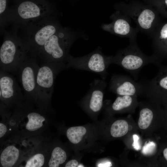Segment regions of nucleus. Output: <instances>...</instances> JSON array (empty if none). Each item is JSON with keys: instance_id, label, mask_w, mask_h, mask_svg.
<instances>
[{"instance_id": "obj_1", "label": "nucleus", "mask_w": 167, "mask_h": 167, "mask_svg": "<svg viewBox=\"0 0 167 167\" xmlns=\"http://www.w3.org/2000/svg\"><path fill=\"white\" fill-rule=\"evenodd\" d=\"M75 38L72 31L62 27L45 42L34 58L39 64L48 62L66 63L69 50Z\"/></svg>"}, {"instance_id": "obj_2", "label": "nucleus", "mask_w": 167, "mask_h": 167, "mask_svg": "<svg viewBox=\"0 0 167 167\" xmlns=\"http://www.w3.org/2000/svg\"><path fill=\"white\" fill-rule=\"evenodd\" d=\"M24 25L27 26V37L21 40L28 55L33 58L45 42L62 27L48 17Z\"/></svg>"}, {"instance_id": "obj_3", "label": "nucleus", "mask_w": 167, "mask_h": 167, "mask_svg": "<svg viewBox=\"0 0 167 167\" xmlns=\"http://www.w3.org/2000/svg\"><path fill=\"white\" fill-rule=\"evenodd\" d=\"M6 36L0 49V70L16 74L28 55L19 37Z\"/></svg>"}, {"instance_id": "obj_4", "label": "nucleus", "mask_w": 167, "mask_h": 167, "mask_svg": "<svg viewBox=\"0 0 167 167\" xmlns=\"http://www.w3.org/2000/svg\"><path fill=\"white\" fill-rule=\"evenodd\" d=\"M111 64L120 66L137 80L139 72L144 66L149 64L157 65L158 62L155 56L144 55L135 45L131 44L112 56Z\"/></svg>"}, {"instance_id": "obj_5", "label": "nucleus", "mask_w": 167, "mask_h": 167, "mask_svg": "<svg viewBox=\"0 0 167 167\" xmlns=\"http://www.w3.org/2000/svg\"><path fill=\"white\" fill-rule=\"evenodd\" d=\"M112 57L105 56L98 49L80 57L75 58L69 54L66 63L68 68H72L92 72L99 74L105 80L108 74L107 69L111 64Z\"/></svg>"}, {"instance_id": "obj_6", "label": "nucleus", "mask_w": 167, "mask_h": 167, "mask_svg": "<svg viewBox=\"0 0 167 167\" xmlns=\"http://www.w3.org/2000/svg\"><path fill=\"white\" fill-rule=\"evenodd\" d=\"M68 68L64 62H48L39 64L36 75L37 93L40 99H49L54 91V83L57 75Z\"/></svg>"}, {"instance_id": "obj_7", "label": "nucleus", "mask_w": 167, "mask_h": 167, "mask_svg": "<svg viewBox=\"0 0 167 167\" xmlns=\"http://www.w3.org/2000/svg\"><path fill=\"white\" fill-rule=\"evenodd\" d=\"M39 66L36 60L28 55L21 64L16 73L25 96L35 100L40 99L37 92L36 81Z\"/></svg>"}, {"instance_id": "obj_8", "label": "nucleus", "mask_w": 167, "mask_h": 167, "mask_svg": "<svg viewBox=\"0 0 167 167\" xmlns=\"http://www.w3.org/2000/svg\"><path fill=\"white\" fill-rule=\"evenodd\" d=\"M109 90L118 96H135L142 93L140 82L137 83L129 76L114 74L111 77Z\"/></svg>"}, {"instance_id": "obj_9", "label": "nucleus", "mask_w": 167, "mask_h": 167, "mask_svg": "<svg viewBox=\"0 0 167 167\" xmlns=\"http://www.w3.org/2000/svg\"><path fill=\"white\" fill-rule=\"evenodd\" d=\"M10 73L0 70V97L6 103L14 102L22 97L21 88Z\"/></svg>"}, {"instance_id": "obj_10", "label": "nucleus", "mask_w": 167, "mask_h": 167, "mask_svg": "<svg viewBox=\"0 0 167 167\" xmlns=\"http://www.w3.org/2000/svg\"><path fill=\"white\" fill-rule=\"evenodd\" d=\"M47 12L46 8L33 2L27 1L20 3L15 13L13 14L16 19L24 22L25 24L29 21L31 22L41 19L47 14Z\"/></svg>"}, {"instance_id": "obj_11", "label": "nucleus", "mask_w": 167, "mask_h": 167, "mask_svg": "<svg viewBox=\"0 0 167 167\" xmlns=\"http://www.w3.org/2000/svg\"><path fill=\"white\" fill-rule=\"evenodd\" d=\"M107 84L103 80L95 79L90 84L86 96L88 108L92 112L99 111L103 106L104 92Z\"/></svg>"}, {"instance_id": "obj_12", "label": "nucleus", "mask_w": 167, "mask_h": 167, "mask_svg": "<svg viewBox=\"0 0 167 167\" xmlns=\"http://www.w3.org/2000/svg\"><path fill=\"white\" fill-rule=\"evenodd\" d=\"M140 83L142 93L153 96L167 93V70L160 71L154 78Z\"/></svg>"}, {"instance_id": "obj_13", "label": "nucleus", "mask_w": 167, "mask_h": 167, "mask_svg": "<svg viewBox=\"0 0 167 167\" xmlns=\"http://www.w3.org/2000/svg\"><path fill=\"white\" fill-rule=\"evenodd\" d=\"M19 155V150L15 147L12 145L8 146L1 155V165L4 167L12 166L18 160Z\"/></svg>"}, {"instance_id": "obj_14", "label": "nucleus", "mask_w": 167, "mask_h": 167, "mask_svg": "<svg viewBox=\"0 0 167 167\" xmlns=\"http://www.w3.org/2000/svg\"><path fill=\"white\" fill-rule=\"evenodd\" d=\"M155 18V14L152 11L148 9L144 10L138 16V24L142 28L148 30L152 26Z\"/></svg>"}, {"instance_id": "obj_15", "label": "nucleus", "mask_w": 167, "mask_h": 167, "mask_svg": "<svg viewBox=\"0 0 167 167\" xmlns=\"http://www.w3.org/2000/svg\"><path fill=\"white\" fill-rule=\"evenodd\" d=\"M27 117L28 121L26 128L30 131H34L41 128L43 125V122L45 120L44 117L35 112L28 113Z\"/></svg>"}, {"instance_id": "obj_16", "label": "nucleus", "mask_w": 167, "mask_h": 167, "mask_svg": "<svg viewBox=\"0 0 167 167\" xmlns=\"http://www.w3.org/2000/svg\"><path fill=\"white\" fill-rule=\"evenodd\" d=\"M87 132L84 126H75L69 128L66 131V136L72 143L76 144L79 143Z\"/></svg>"}, {"instance_id": "obj_17", "label": "nucleus", "mask_w": 167, "mask_h": 167, "mask_svg": "<svg viewBox=\"0 0 167 167\" xmlns=\"http://www.w3.org/2000/svg\"><path fill=\"white\" fill-rule=\"evenodd\" d=\"M128 131V123L126 120L122 119L115 121L112 125L110 130L111 135L115 138L123 136Z\"/></svg>"}, {"instance_id": "obj_18", "label": "nucleus", "mask_w": 167, "mask_h": 167, "mask_svg": "<svg viewBox=\"0 0 167 167\" xmlns=\"http://www.w3.org/2000/svg\"><path fill=\"white\" fill-rule=\"evenodd\" d=\"M67 156L66 152L59 147L55 148L53 150L51 157L49 162V167H58L66 161Z\"/></svg>"}, {"instance_id": "obj_19", "label": "nucleus", "mask_w": 167, "mask_h": 167, "mask_svg": "<svg viewBox=\"0 0 167 167\" xmlns=\"http://www.w3.org/2000/svg\"><path fill=\"white\" fill-rule=\"evenodd\" d=\"M112 28L114 33L120 36H126L131 31V27L129 23L122 18L116 20L112 24Z\"/></svg>"}, {"instance_id": "obj_20", "label": "nucleus", "mask_w": 167, "mask_h": 167, "mask_svg": "<svg viewBox=\"0 0 167 167\" xmlns=\"http://www.w3.org/2000/svg\"><path fill=\"white\" fill-rule=\"evenodd\" d=\"M134 96H119L112 104L111 108L114 111H118L131 106L134 101Z\"/></svg>"}, {"instance_id": "obj_21", "label": "nucleus", "mask_w": 167, "mask_h": 167, "mask_svg": "<svg viewBox=\"0 0 167 167\" xmlns=\"http://www.w3.org/2000/svg\"><path fill=\"white\" fill-rule=\"evenodd\" d=\"M153 114L152 110L148 108L142 109L139 113V117L138 121L139 128L142 129L148 128L151 123Z\"/></svg>"}, {"instance_id": "obj_22", "label": "nucleus", "mask_w": 167, "mask_h": 167, "mask_svg": "<svg viewBox=\"0 0 167 167\" xmlns=\"http://www.w3.org/2000/svg\"><path fill=\"white\" fill-rule=\"evenodd\" d=\"M44 155L41 153L37 154L32 156L27 162L26 167H41L44 163Z\"/></svg>"}, {"instance_id": "obj_23", "label": "nucleus", "mask_w": 167, "mask_h": 167, "mask_svg": "<svg viewBox=\"0 0 167 167\" xmlns=\"http://www.w3.org/2000/svg\"><path fill=\"white\" fill-rule=\"evenodd\" d=\"M160 37L165 47L167 48V24H165L161 29Z\"/></svg>"}, {"instance_id": "obj_24", "label": "nucleus", "mask_w": 167, "mask_h": 167, "mask_svg": "<svg viewBox=\"0 0 167 167\" xmlns=\"http://www.w3.org/2000/svg\"><path fill=\"white\" fill-rule=\"evenodd\" d=\"M6 0H0V18L2 19L5 15H6Z\"/></svg>"}, {"instance_id": "obj_25", "label": "nucleus", "mask_w": 167, "mask_h": 167, "mask_svg": "<svg viewBox=\"0 0 167 167\" xmlns=\"http://www.w3.org/2000/svg\"><path fill=\"white\" fill-rule=\"evenodd\" d=\"M139 137L137 135L134 134L133 135L134 142L132 144V146L137 150H139L140 149V146L139 143Z\"/></svg>"}, {"instance_id": "obj_26", "label": "nucleus", "mask_w": 167, "mask_h": 167, "mask_svg": "<svg viewBox=\"0 0 167 167\" xmlns=\"http://www.w3.org/2000/svg\"><path fill=\"white\" fill-rule=\"evenodd\" d=\"M78 164V161L75 159L71 160L68 161L66 164V167H76Z\"/></svg>"}, {"instance_id": "obj_27", "label": "nucleus", "mask_w": 167, "mask_h": 167, "mask_svg": "<svg viewBox=\"0 0 167 167\" xmlns=\"http://www.w3.org/2000/svg\"><path fill=\"white\" fill-rule=\"evenodd\" d=\"M6 132V126L2 123H0V137L3 136Z\"/></svg>"}, {"instance_id": "obj_28", "label": "nucleus", "mask_w": 167, "mask_h": 167, "mask_svg": "<svg viewBox=\"0 0 167 167\" xmlns=\"http://www.w3.org/2000/svg\"><path fill=\"white\" fill-rule=\"evenodd\" d=\"M112 165V163L110 162H107L100 163L98 165L99 167H109Z\"/></svg>"}, {"instance_id": "obj_29", "label": "nucleus", "mask_w": 167, "mask_h": 167, "mask_svg": "<svg viewBox=\"0 0 167 167\" xmlns=\"http://www.w3.org/2000/svg\"><path fill=\"white\" fill-rule=\"evenodd\" d=\"M163 153L165 158L167 161V148L164 149Z\"/></svg>"}, {"instance_id": "obj_30", "label": "nucleus", "mask_w": 167, "mask_h": 167, "mask_svg": "<svg viewBox=\"0 0 167 167\" xmlns=\"http://www.w3.org/2000/svg\"><path fill=\"white\" fill-rule=\"evenodd\" d=\"M165 2L166 4L167 5V0H165Z\"/></svg>"}, {"instance_id": "obj_31", "label": "nucleus", "mask_w": 167, "mask_h": 167, "mask_svg": "<svg viewBox=\"0 0 167 167\" xmlns=\"http://www.w3.org/2000/svg\"><path fill=\"white\" fill-rule=\"evenodd\" d=\"M78 167H84V166L83 165H79L78 166Z\"/></svg>"}]
</instances>
